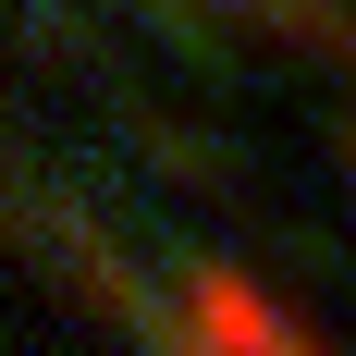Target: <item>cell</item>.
Returning a JSON list of instances; mask_svg holds the SVG:
<instances>
[{
	"instance_id": "1",
	"label": "cell",
	"mask_w": 356,
	"mask_h": 356,
	"mask_svg": "<svg viewBox=\"0 0 356 356\" xmlns=\"http://www.w3.org/2000/svg\"><path fill=\"white\" fill-rule=\"evenodd\" d=\"M172 344L184 356H320V332H295L234 258H184L172 270Z\"/></svg>"
},
{
	"instance_id": "2",
	"label": "cell",
	"mask_w": 356,
	"mask_h": 356,
	"mask_svg": "<svg viewBox=\"0 0 356 356\" xmlns=\"http://www.w3.org/2000/svg\"><path fill=\"white\" fill-rule=\"evenodd\" d=\"M344 184H356V136H344Z\"/></svg>"
}]
</instances>
